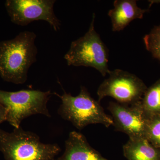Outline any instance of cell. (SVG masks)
<instances>
[{
  "instance_id": "6da1fadb",
  "label": "cell",
  "mask_w": 160,
  "mask_h": 160,
  "mask_svg": "<svg viewBox=\"0 0 160 160\" xmlns=\"http://www.w3.org/2000/svg\"><path fill=\"white\" fill-rule=\"evenodd\" d=\"M36 39L34 32L25 31L0 42V77L4 81L15 84L26 82L29 68L37 61Z\"/></svg>"
},
{
  "instance_id": "52a82bcc",
  "label": "cell",
  "mask_w": 160,
  "mask_h": 160,
  "mask_svg": "<svg viewBox=\"0 0 160 160\" xmlns=\"http://www.w3.org/2000/svg\"><path fill=\"white\" fill-rule=\"evenodd\" d=\"M55 0H7L6 10L14 24L26 26L36 21L49 23L55 31L59 30L61 22L54 11Z\"/></svg>"
},
{
  "instance_id": "3957f363",
  "label": "cell",
  "mask_w": 160,
  "mask_h": 160,
  "mask_svg": "<svg viewBox=\"0 0 160 160\" xmlns=\"http://www.w3.org/2000/svg\"><path fill=\"white\" fill-rule=\"evenodd\" d=\"M62 100L58 113L81 130L91 124H102L109 127L113 125L111 116L106 114L99 102L92 97L87 89L81 87L77 96L64 92L62 95L56 93Z\"/></svg>"
},
{
  "instance_id": "8992f818",
  "label": "cell",
  "mask_w": 160,
  "mask_h": 160,
  "mask_svg": "<svg viewBox=\"0 0 160 160\" xmlns=\"http://www.w3.org/2000/svg\"><path fill=\"white\" fill-rule=\"evenodd\" d=\"M109 75L98 89L99 102L106 97H110L117 102L127 105L141 101L147 87L139 78L120 69L110 70Z\"/></svg>"
},
{
  "instance_id": "ba28073f",
  "label": "cell",
  "mask_w": 160,
  "mask_h": 160,
  "mask_svg": "<svg viewBox=\"0 0 160 160\" xmlns=\"http://www.w3.org/2000/svg\"><path fill=\"white\" fill-rule=\"evenodd\" d=\"M108 109L116 130L126 133L129 138H145L146 118L141 101L130 105L111 102Z\"/></svg>"
},
{
  "instance_id": "30bf717a",
  "label": "cell",
  "mask_w": 160,
  "mask_h": 160,
  "mask_svg": "<svg viewBox=\"0 0 160 160\" xmlns=\"http://www.w3.org/2000/svg\"><path fill=\"white\" fill-rule=\"evenodd\" d=\"M113 9H110L108 15L111 20L112 30H123L132 21L142 19L149 9H142L138 6L135 0H116Z\"/></svg>"
},
{
  "instance_id": "9c48e42d",
  "label": "cell",
  "mask_w": 160,
  "mask_h": 160,
  "mask_svg": "<svg viewBox=\"0 0 160 160\" xmlns=\"http://www.w3.org/2000/svg\"><path fill=\"white\" fill-rule=\"evenodd\" d=\"M58 160H109L92 147L84 135L72 131L65 142V152Z\"/></svg>"
},
{
  "instance_id": "7a4b0ae2",
  "label": "cell",
  "mask_w": 160,
  "mask_h": 160,
  "mask_svg": "<svg viewBox=\"0 0 160 160\" xmlns=\"http://www.w3.org/2000/svg\"><path fill=\"white\" fill-rule=\"evenodd\" d=\"M61 149L41 142L37 134L20 126L9 132L0 129V151L6 160H54Z\"/></svg>"
},
{
  "instance_id": "277c9868",
  "label": "cell",
  "mask_w": 160,
  "mask_h": 160,
  "mask_svg": "<svg viewBox=\"0 0 160 160\" xmlns=\"http://www.w3.org/2000/svg\"><path fill=\"white\" fill-rule=\"evenodd\" d=\"M95 18L93 13L88 31L71 43L64 59L68 66L92 67L105 77L110 71L108 67L109 52L95 29Z\"/></svg>"
},
{
  "instance_id": "8fae6325",
  "label": "cell",
  "mask_w": 160,
  "mask_h": 160,
  "mask_svg": "<svg viewBox=\"0 0 160 160\" xmlns=\"http://www.w3.org/2000/svg\"><path fill=\"white\" fill-rule=\"evenodd\" d=\"M123 151L127 160H160V149L144 137L129 138Z\"/></svg>"
},
{
  "instance_id": "7c38bea8",
  "label": "cell",
  "mask_w": 160,
  "mask_h": 160,
  "mask_svg": "<svg viewBox=\"0 0 160 160\" xmlns=\"http://www.w3.org/2000/svg\"><path fill=\"white\" fill-rule=\"evenodd\" d=\"M141 104L146 118L160 114V79L147 88Z\"/></svg>"
},
{
  "instance_id": "5b68a950",
  "label": "cell",
  "mask_w": 160,
  "mask_h": 160,
  "mask_svg": "<svg viewBox=\"0 0 160 160\" xmlns=\"http://www.w3.org/2000/svg\"><path fill=\"white\" fill-rule=\"evenodd\" d=\"M51 95L50 91L0 90V105L7 110L6 121L14 128H18L24 119L33 115L43 114L50 117L47 105Z\"/></svg>"
},
{
  "instance_id": "5bb4252c",
  "label": "cell",
  "mask_w": 160,
  "mask_h": 160,
  "mask_svg": "<svg viewBox=\"0 0 160 160\" xmlns=\"http://www.w3.org/2000/svg\"><path fill=\"white\" fill-rule=\"evenodd\" d=\"M146 49L155 58L160 61V25L154 26L143 38Z\"/></svg>"
},
{
  "instance_id": "9a60e30c",
  "label": "cell",
  "mask_w": 160,
  "mask_h": 160,
  "mask_svg": "<svg viewBox=\"0 0 160 160\" xmlns=\"http://www.w3.org/2000/svg\"><path fill=\"white\" fill-rule=\"evenodd\" d=\"M7 120V110L4 106L0 105V124Z\"/></svg>"
},
{
  "instance_id": "4fadbf2b",
  "label": "cell",
  "mask_w": 160,
  "mask_h": 160,
  "mask_svg": "<svg viewBox=\"0 0 160 160\" xmlns=\"http://www.w3.org/2000/svg\"><path fill=\"white\" fill-rule=\"evenodd\" d=\"M145 138L153 146L160 149V114L146 118Z\"/></svg>"
}]
</instances>
